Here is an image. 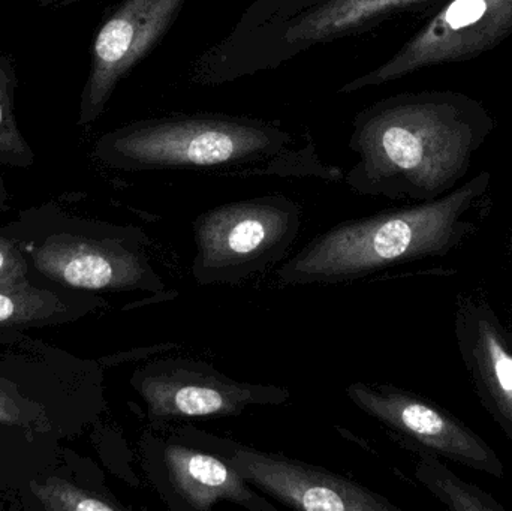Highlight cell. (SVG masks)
I'll list each match as a JSON object with an SVG mask.
<instances>
[{
    "label": "cell",
    "mask_w": 512,
    "mask_h": 511,
    "mask_svg": "<svg viewBox=\"0 0 512 511\" xmlns=\"http://www.w3.org/2000/svg\"><path fill=\"white\" fill-rule=\"evenodd\" d=\"M83 2L86 0H36V6L44 9H65Z\"/></svg>",
    "instance_id": "ffe728a7"
},
{
    "label": "cell",
    "mask_w": 512,
    "mask_h": 511,
    "mask_svg": "<svg viewBox=\"0 0 512 511\" xmlns=\"http://www.w3.org/2000/svg\"><path fill=\"white\" fill-rule=\"evenodd\" d=\"M303 209L282 194L222 204L194 224L192 276L200 285H237L279 263L294 245Z\"/></svg>",
    "instance_id": "5b68a950"
},
{
    "label": "cell",
    "mask_w": 512,
    "mask_h": 511,
    "mask_svg": "<svg viewBox=\"0 0 512 511\" xmlns=\"http://www.w3.org/2000/svg\"><path fill=\"white\" fill-rule=\"evenodd\" d=\"M481 171L447 194L403 209L340 222L310 240L277 270L288 285H334L366 278L393 264L439 255L462 230V218L489 189Z\"/></svg>",
    "instance_id": "3957f363"
},
{
    "label": "cell",
    "mask_w": 512,
    "mask_h": 511,
    "mask_svg": "<svg viewBox=\"0 0 512 511\" xmlns=\"http://www.w3.org/2000/svg\"><path fill=\"white\" fill-rule=\"evenodd\" d=\"M104 305L99 297L35 287L23 278L0 279V326L39 327L72 321Z\"/></svg>",
    "instance_id": "4fadbf2b"
},
{
    "label": "cell",
    "mask_w": 512,
    "mask_h": 511,
    "mask_svg": "<svg viewBox=\"0 0 512 511\" xmlns=\"http://www.w3.org/2000/svg\"><path fill=\"white\" fill-rule=\"evenodd\" d=\"M445 0H258L224 41L198 59L207 84L273 69L318 45L364 35Z\"/></svg>",
    "instance_id": "277c9868"
},
{
    "label": "cell",
    "mask_w": 512,
    "mask_h": 511,
    "mask_svg": "<svg viewBox=\"0 0 512 511\" xmlns=\"http://www.w3.org/2000/svg\"><path fill=\"white\" fill-rule=\"evenodd\" d=\"M150 240L138 228L99 225L98 231L56 234L30 249L33 266L62 287L84 291H141L167 285L153 266Z\"/></svg>",
    "instance_id": "ba28073f"
},
{
    "label": "cell",
    "mask_w": 512,
    "mask_h": 511,
    "mask_svg": "<svg viewBox=\"0 0 512 511\" xmlns=\"http://www.w3.org/2000/svg\"><path fill=\"white\" fill-rule=\"evenodd\" d=\"M512 35V0H445L372 71L340 87L342 95L381 87L424 69L477 59Z\"/></svg>",
    "instance_id": "8992f818"
},
{
    "label": "cell",
    "mask_w": 512,
    "mask_h": 511,
    "mask_svg": "<svg viewBox=\"0 0 512 511\" xmlns=\"http://www.w3.org/2000/svg\"><path fill=\"white\" fill-rule=\"evenodd\" d=\"M0 425L45 431L48 422L39 405L24 398L11 381L0 377Z\"/></svg>",
    "instance_id": "ac0fdd59"
},
{
    "label": "cell",
    "mask_w": 512,
    "mask_h": 511,
    "mask_svg": "<svg viewBox=\"0 0 512 511\" xmlns=\"http://www.w3.org/2000/svg\"><path fill=\"white\" fill-rule=\"evenodd\" d=\"M188 0H120L93 35L90 65L78 102V128H92L119 84L170 32Z\"/></svg>",
    "instance_id": "30bf717a"
},
{
    "label": "cell",
    "mask_w": 512,
    "mask_h": 511,
    "mask_svg": "<svg viewBox=\"0 0 512 511\" xmlns=\"http://www.w3.org/2000/svg\"><path fill=\"white\" fill-rule=\"evenodd\" d=\"M131 384L155 426L237 417L249 408L279 407L291 399L285 387L239 381L188 357L153 360L134 372Z\"/></svg>",
    "instance_id": "52a82bcc"
},
{
    "label": "cell",
    "mask_w": 512,
    "mask_h": 511,
    "mask_svg": "<svg viewBox=\"0 0 512 511\" xmlns=\"http://www.w3.org/2000/svg\"><path fill=\"white\" fill-rule=\"evenodd\" d=\"M32 492L42 509L50 511H117L126 510L116 498L87 491L62 479L32 483Z\"/></svg>",
    "instance_id": "e0dca14e"
},
{
    "label": "cell",
    "mask_w": 512,
    "mask_h": 511,
    "mask_svg": "<svg viewBox=\"0 0 512 511\" xmlns=\"http://www.w3.org/2000/svg\"><path fill=\"white\" fill-rule=\"evenodd\" d=\"M17 87L15 59L0 51V165L29 170L35 165L36 155L15 116Z\"/></svg>",
    "instance_id": "9a60e30c"
},
{
    "label": "cell",
    "mask_w": 512,
    "mask_h": 511,
    "mask_svg": "<svg viewBox=\"0 0 512 511\" xmlns=\"http://www.w3.org/2000/svg\"><path fill=\"white\" fill-rule=\"evenodd\" d=\"M174 437L224 458L254 488L301 511H399L387 498L316 465L234 443L188 426Z\"/></svg>",
    "instance_id": "9c48e42d"
},
{
    "label": "cell",
    "mask_w": 512,
    "mask_h": 511,
    "mask_svg": "<svg viewBox=\"0 0 512 511\" xmlns=\"http://www.w3.org/2000/svg\"><path fill=\"white\" fill-rule=\"evenodd\" d=\"M346 396L355 407L408 440L478 470L501 474L495 453L462 423L432 404L391 386L364 383L351 384Z\"/></svg>",
    "instance_id": "7c38bea8"
},
{
    "label": "cell",
    "mask_w": 512,
    "mask_h": 511,
    "mask_svg": "<svg viewBox=\"0 0 512 511\" xmlns=\"http://www.w3.org/2000/svg\"><path fill=\"white\" fill-rule=\"evenodd\" d=\"M474 357L490 398L512 425V353L489 321L478 324Z\"/></svg>",
    "instance_id": "5bb4252c"
},
{
    "label": "cell",
    "mask_w": 512,
    "mask_h": 511,
    "mask_svg": "<svg viewBox=\"0 0 512 511\" xmlns=\"http://www.w3.org/2000/svg\"><path fill=\"white\" fill-rule=\"evenodd\" d=\"M495 128L484 102L457 90L387 96L355 114L349 149L357 162L345 182L367 197L433 200L469 173Z\"/></svg>",
    "instance_id": "6da1fadb"
},
{
    "label": "cell",
    "mask_w": 512,
    "mask_h": 511,
    "mask_svg": "<svg viewBox=\"0 0 512 511\" xmlns=\"http://www.w3.org/2000/svg\"><path fill=\"white\" fill-rule=\"evenodd\" d=\"M417 477L453 510L462 511H493L502 507L492 498L487 497L480 489L472 488L460 482L450 471L433 461L424 458L417 470Z\"/></svg>",
    "instance_id": "2e32d148"
},
{
    "label": "cell",
    "mask_w": 512,
    "mask_h": 511,
    "mask_svg": "<svg viewBox=\"0 0 512 511\" xmlns=\"http://www.w3.org/2000/svg\"><path fill=\"white\" fill-rule=\"evenodd\" d=\"M143 467L170 510L209 511L224 501L251 511L276 510L224 458L176 437L144 438Z\"/></svg>",
    "instance_id": "8fae6325"
},
{
    "label": "cell",
    "mask_w": 512,
    "mask_h": 511,
    "mask_svg": "<svg viewBox=\"0 0 512 511\" xmlns=\"http://www.w3.org/2000/svg\"><path fill=\"white\" fill-rule=\"evenodd\" d=\"M9 200H11V195H9L8 189H6L5 180L0 176V213L6 212L9 209Z\"/></svg>",
    "instance_id": "44dd1931"
},
{
    "label": "cell",
    "mask_w": 512,
    "mask_h": 511,
    "mask_svg": "<svg viewBox=\"0 0 512 511\" xmlns=\"http://www.w3.org/2000/svg\"><path fill=\"white\" fill-rule=\"evenodd\" d=\"M92 158L117 171H209L233 176L345 179L322 164L309 135L268 120L219 113L132 120L102 134Z\"/></svg>",
    "instance_id": "7a4b0ae2"
},
{
    "label": "cell",
    "mask_w": 512,
    "mask_h": 511,
    "mask_svg": "<svg viewBox=\"0 0 512 511\" xmlns=\"http://www.w3.org/2000/svg\"><path fill=\"white\" fill-rule=\"evenodd\" d=\"M29 264L23 251L11 240L0 237V279L27 276Z\"/></svg>",
    "instance_id": "d6986e66"
}]
</instances>
